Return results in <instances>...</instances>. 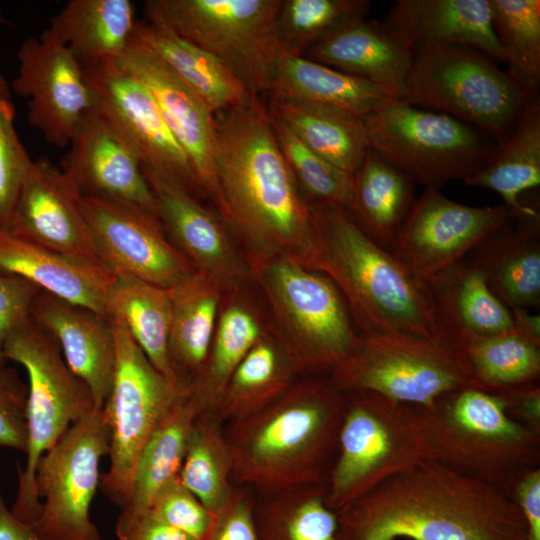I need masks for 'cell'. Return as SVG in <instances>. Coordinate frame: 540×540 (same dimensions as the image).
I'll return each mask as SVG.
<instances>
[{
	"mask_svg": "<svg viewBox=\"0 0 540 540\" xmlns=\"http://www.w3.org/2000/svg\"><path fill=\"white\" fill-rule=\"evenodd\" d=\"M137 24L129 0H71L42 36L67 46L82 65L121 56Z\"/></svg>",
	"mask_w": 540,
	"mask_h": 540,
	"instance_id": "cell-31",
	"label": "cell"
},
{
	"mask_svg": "<svg viewBox=\"0 0 540 540\" xmlns=\"http://www.w3.org/2000/svg\"><path fill=\"white\" fill-rule=\"evenodd\" d=\"M117 60L150 90L170 132L190 163L200 192L209 196L218 207L214 112L134 34Z\"/></svg>",
	"mask_w": 540,
	"mask_h": 540,
	"instance_id": "cell-19",
	"label": "cell"
},
{
	"mask_svg": "<svg viewBox=\"0 0 540 540\" xmlns=\"http://www.w3.org/2000/svg\"><path fill=\"white\" fill-rule=\"evenodd\" d=\"M268 494L254 503L261 540H339L338 514L327 504L325 484Z\"/></svg>",
	"mask_w": 540,
	"mask_h": 540,
	"instance_id": "cell-38",
	"label": "cell"
},
{
	"mask_svg": "<svg viewBox=\"0 0 540 540\" xmlns=\"http://www.w3.org/2000/svg\"><path fill=\"white\" fill-rule=\"evenodd\" d=\"M263 337L256 318L241 305L229 306L220 316L207 358L189 385L201 413H212L231 375Z\"/></svg>",
	"mask_w": 540,
	"mask_h": 540,
	"instance_id": "cell-41",
	"label": "cell"
},
{
	"mask_svg": "<svg viewBox=\"0 0 540 540\" xmlns=\"http://www.w3.org/2000/svg\"><path fill=\"white\" fill-rule=\"evenodd\" d=\"M171 300L169 358L178 379L189 386L200 372L216 329L219 287L196 272L168 289Z\"/></svg>",
	"mask_w": 540,
	"mask_h": 540,
	"instance_id": "cell-34",
	"label": "cell"
},
{
	"mask_svg": "<svg viewBox=\"0 0 540 540\" xmlns=\"http://www.w3.org/2000/svg\"><path fill=\"white\" fill-rule=\"evenodd\" d=\"M11 86L0 71V224L11 218L22 182L32 163L15 129Z\"/></svg>",
	"mask_w": 540,
	"mask_h": 540,
	"instance_id": "cell-46",
	"label": "cell"
},
{
	"mask_svg": "<svg viewBox=\"0 0 540 540\" xmlns=\"http://www.w3.org/2000/svg\"><path fill=\"white\" fill-rule=\"evenodd\" d=\"M510 485V496L525 522L527 540H540V468L521 473Z\"/></svg>",
	"mask_w": 540,
	"mask_h": 540,
	"instance_id": "cell-51",
	"label": "cell"
},
{
	"mask_svg": "<svg viewBox=\"0 0 540 540\" xmlns=\"http://www.w3.org/2000/svg\"><path fill=\"white\" fill-rule=\"evenodd\" d=\"M218 208L253 262L284 259L318 271L320 233L284 159L261 95L217 122Z\"/></svg>",
	"mask_w": 540,
	"mask_h": 540,
	"instance_id": "cell-1",
	"label": "cell"
},
{
	"mask_svg": "<svg viewBox=\"0 0 540 540\" xmlns=\"http://www.w3.org/2000/svg\"><path fill=\"white\" fill-rule=\"evenodd\" d=\"M530 99L486 55L467 47L435 46L413 52L402 100L440 110L499 142Z\"/></svg>",
	"mask_w": 540,
	"mask_h": 540,
	"instance_id": "cell-9",
	"label": "cell"
},
{
	"mask_svg": "<svg viewBox=\"0 0 540 540\" xmlns=\"http://www.w3.org/2000/svg\"><path fill=\"white\" fill-rule=\"evenodd\" d=\"M27 394L28 387L17 371L0 367V447L25 453Z\"/></svg>",
	"mask_w": 540,
	"mask_h": 540,
	"instance_id": "cell-48",
	"label": "cell"
},
{
	"mask_svg": "<svg viewBox=\"0 0 540 540\" xmlns=\"http://www.w3.org/2000/svg\"><path fill=\"white\" fill-rule=\"evenodd\" d=\"M481 242L468 263L511 310L540 304V214L522 216Z\"/></svg>",
	"mask_w": 540,
	"mask_h": 540,
	"instance_id": "cell-27",
	"label": "cell"
},
{
	"mask_svg": "<svg viewBox=\"0 0 540 540\" xmlns=\"http://www.w3.org/2000/svg\"><path fill=\"white\" fill-rule=\"evenodd\" d=\"M370 7L368 0H282L276 22L279 51L302 56L341 23L366 17Z\"/></svg>",
	"mask_w": 540,
	"mask_h": 540,
	"instance_id": "cell-45",
	"label": "cell"
},
{
	"mask_svg": "<svg viewBox=\"0 0 540 540\" xmlns=\"http://www.w3.org/2000/svg\"><path fill=\"white\" fill-rule=\"evenodd\" d=\"M507 73L530 97L539 96L540 1L489 0Z\"/></svg>",
	"mask_w": 540,
	"mask_h": 540,
	"instance_id": "cell-43",
	"label": "cell"
},
{
	"mask_svg": "<svg viewBox=\"0 0 540 540\" xmlns=\"http://www.w3.org/2000/svg\"><path fill=\"white\" fill-rule=\"evenodd\" d=\"M5 227L65 256L100 263L82 195L45 157L32 161Z\"/></svg>",
	"mask_w": 540,
	"mask_h": 540,
	"instance_id": "cell-20",
	"label": "cell"
},
{
	"mask_svg": "<svg viewBox=\"0 0 540 540\" xmlns=\"http://www.w3.org/2000/svg\"><path fill=\"white\" fill-rule=\"evenodd\" d=\"M82 207L97 259L112 274L168 290L197 272L169 240L157 216L98 196H82Z\"/></svg>",
	"mask_w": 540,
	"mask_h": 540,
	"instance_id": "cell-17",
	"label": "cell"
},
{
	"mask_svg": "<svg viewBox=\"0 0 540 540\" xmlns=\"http://www.w3.org/2000/svg\"><path fill=\"white\" fill-rule=\"evenodd\" d=\"M42 290L16 275L0 273V367L5 366L3 347L11 332L26 321Z\"/></svg>",
	"mask_w": 540,
	"mask_h": 540,
	"instance_id": "cell-49",
	"label": "cell"
},
{
	"mask_svg": "<svg viewBox=\"0 0 540 540\" xmlns=\"http://www.w3.org/2000/svg\"><path fill=\"white\" fill-rule=\"evenodd\" d=\"M205 540H261L254 516V503L242 490L233 489L215 512L214 524Z\"/></svg>",
	"mask_w": 540,
	"mask_h": 540,
	"instance_id": "cell-50",
	"label": "cell"
},
{
	"mask_svg": "<svg viewBox=\"0 0 540 540\" xmlns=\"http://www.w3.org/2000/svg\"><path fill=\"white\" fill-rule=\"evenodd\" d=\"M401 540H408V539H401Z\"/></svg>",
	"mask_w": 540,
	"mask_h": 540,
	"instance_id": "cell-57",
	"label": "cell"
},
{
	"mask_svg": "<svg viewBox=\"0 0 540 540\" xmlns=\"http://www.w3.org/2000/svg\"><path fill=\"white\" fill-rule=\"evenodd\" d=\"M267 94L269 99L328 106L362 119L396 100L364 79L280 51Z\"/></svg>",
	"mask_w": 540,
	"mask_h": 540,
	"instance_id": "cell-28",
	"label": "cell"
},
{
	"mask_svg": "<svg viewBox=\"0 0 540 540\" xmlns=\"http://www.w3.org/2000/svg\"><path fill=\"white\" fill-rule=\"evenodd\" d=\"M311 205L320 233L318 272L338 287L361 334L405 335L458 348L431 282L372 240L347 211Z\"/></svg>",
	"mask_w": 540,
	"mask_h": 540,
	"instance_id": "cell-3",
	"label": "cell"
},
{
	"mask_svg": "<svg viewBox=\"0 0 540 540\" xmlns=\"http://www.w3.org/2000/svg\"><path fill=\"white\" fill-rule=\"evenodd\" d=\"M514 333L540 347V315L529 309H511Z\"/></svg>",
	"mask_w": 540,
	"mask_h": 540,
	"instance_id": "cell-55",
	"label": "cell"
},
{
	"mask_svg": "<svg viewBox=\"0 0 540 540\" xmlns=\"http://www.w3.org/2000/svg\"><path fill=\"white\" fill-rule=\"evenodd\" d=\"M272 307L279 345L297 372L328 373L356 348L348 305L325 274L284 259L251 263Z\"/></svg>",
	"mask_w": 540,
	"mask_h": 540,
	"instance_id": "cell-8",
	"label": "cell"
},
{
	"mask_svg": "<svg viewBox=\"0 0 540 540\" xmlns=\"http://www.w3.org/2000/svg\"><path fill=\"white\" fill-rule=\"evenodd\" d=\"M430 282L457 335L460 331L481 336L514 331L511 310L468 262H458Z\"/></svg>",
	"mask_w": 540,
	"mask_h": 540,
	"instance_id": "cell-39",
	"label": "cell"
},
{
	"mask_svg": "<svg viewBox=\"0 0 540 540\" xmlns=\"http://www.w3.org/2000/svg\"><path fill=\"white\" fill-rule=\"evenodd\" d=\"M363 123L370 149L426 188L464 181L483 166L494 146L473 126L400 99Z\"/></svg>",
	"mask_w": 540,
	"mask_h": 540,
	"instance_id": "cell-12",
	"label": "cell"
},
{
	"mask_svg": "<svg viewBox=\"0 0 540 540\" xmlns=\"http://www.w3.org/2000/svg\"><path fill=\"white\" fill-rule=\"evenodd\" d=\"M18 69L11 89L28 98L27 120L50 144L64 148L92 99L82 64L65 45L30 37L17 51Z\"/></svg>",
	"mask_w": 540,
	"mask_h": 540,
	"instance_id": "cell-18",
	"label": "cell"
},
{
	"mask_svg": "<svg viewBox=\"0 0 540 540\" xmlns=\"http://www.w3.org/2000/svg\"><path fill=\"white\" fill-rule=\"evenodd\" d=\"M147 514L196 540H205L215 519V512L207 509L179 478L159 492Z\"/></svg>",
	"mask_w": 540,
	"mask_h": 540,
	"instance_id": "cell-47",
	"label": "cell"
},
{
	"mask_svg": "<svg viewBox=\"0 0 540 540\" xmlns=\"http://www.w3.org/2000/svg\"><path fill=\"white\" fill-rule=\"evenodd\" d=\"M232 456L222 422L200 413L190 429L179 472L180 482L210 511L216 512L234 489Z\"/></svg>",
	"mask_w": 540,
	"mask_h": 540,
	"instance_id": "cell-40",
	"label": "cell"
},
{
	"mask_svg": "<svg viewBox=\"0 0 540 540\" xmlns=\"http://www.w3.org/2000/svg\"><path fill=\"white\" fill-rule=\"evenodd\" d=\"M458 348L486 391L539 380L540 347L514 331L492 336L460 331Z\"/></svg>",
	"mask_w": 540,
	"mask_h": 540,
	"instance_id": "cell-42",
	"label": "cell"
},
{
	"mask_svg": "<svg viewBox=\"0 0 540 540\" xmlns=\"http://www.w3.org/2000/svg\"><path fill=\"white\" fill-rule=\"evenodd\" d=\"M30 315L55 338L66 363L89 387L96 407L102 409L111 388L116 358L110 319L43 290Z\"/></svg>",
	"mask_w": 540,
	"mask_h": 540,
	"instance_id": "cell-24",
	"label": "cell"
},
{
	"mask_svg": "<svg viewBox=\"0 0 540 540\" xmlns=\"http://www.w3.org/2000/svg\"><path fill=\"white\" fill-rule=\"evenodd\" d=\"M94 107L131 146L143 168L201 193L150 90L117 58L82 65Z\"/></svg>",
	"mask_w": 540,
	"mask_h": 540,
	"instance_id": "cell-15",
	"label": "cell"
},
{
	"mask_svg": "<svg viewBox=\"0 0 540 540\" xmlns=\"http://www.w3.org/2000/svg\"><path fill=\"white\" fill-rule=\"evenodd\" d=\"M337 514L339 540H527L522 513L503 488L434 459Z\"/></svg>",
	"mask_w": 540,
	"mask_h": 540,
	"instance_id": "cell-2",
	"label": "cell"
},
{
	"mask_svg": "<svg viewBox=\"0 0 540 540\" xmlns=\"http://www.w3.org/2000/svg\"><path fill=\"white\" fill-rule=\"evenodd\" d=\"M422 409L434 460L503 489L539 467L540 431L513 419L493 392L468 387Z\"/></svg>",
	"mask_w": 540,
	"mask_h": 540,
	"instance_id": "cell-6",
	"label": "cell"
},
{
	"mask_svg": "<svg viewBox=\"0 0 540 540\" xmlns=\"http://www.w3.org/2000/svg\"><path fill=\"white\" fill-rule=\"evenodd\" d=\"M383 24L412 52L461 46L503 62L489 0H398Z\"/></svg>",
	"mask_w": 540,
	"mask_h": 540,
	"instance_id": "cell-23",
	"label": "cell"
},
{
	"mask_svg": "<svg viewBox=\"0 0 540 540\" xmlns=\"http://www.w3.org/2000/svg\"><path fill=\"white\" fill-rule=\"evenodd\" d=\"M3 356L23 366L28 375L26 462L18 468L11 511L34 524L41 511L35 488L39 460L74 422L98 408L89 387L66 363L55 338L31 315L8 336Z\"/></svg>",
	"mask_w": 540,
	"mask_h": 540,
	"instance_id": "cell-7",
	"label": "cell"
},
{
	"mask_svg": "<svg viewBox=\"0 0 540 540\" xmlns=\"http://www.w3.org/2000/svg\"><path fill=\"white\" fill-rule=\"evenodd\" d=\"M270 114L310 150L354 174L370 149L363 119L328 106L269 99Z\"/></svg>",
	"mask_w": 540,
	"mask_h": 540,
	"instance_id": "cell-33",
	"label": "cell"
},
{
	"mask_svg": "<svg viewBox=\"0 0 540 540\" xmlns=\"http://www.w3.org/2000/svg\"><path fill=\"white\" fill-rule=\"evenodd\" d=\"M353 180L350 215L372 240L389 250L416 201L415 182L371 149Z\"/></svg>",
	"mask_w": 540,
	"mask_h": 540,
	"instance_id": "cell-35",
	"label": "cell"
},
{
	"mask_svg": "<svg viewBox=\"0 0 540 540\" xmlns=\"http://www.w3.org/2000/svg\"><path fill=\"white\" fill-rule=\"evenodd\" d=\"M302 56L364 79L402 100L413 52L383 22L360 17L329 31Z\"/></svg>",
	"mask_w": 540,
	"mask_h": 540,
	"instance_id": "cell-25",
	"label": "cell"
},
{
	"mask_svg": "<svg viewBox=\"0 0 540 540\" xmlns=\"http://www.w3.org/2000/svg\"><path fill=\"white\" fill-rule=\"evenodd\" d=\"M0 273L24 278L41 290L107 318L114 278L101 263L74 259L0 224Z\"/></svg>",
	"mask_w": 540,
	"mask_h": 540,
	"instance_id": "cell-26",
	"label": "cell"
},
{
	"mask_svg": "<svg viewBox=\"0 0 540 540\" xmlns=\"http://www.w3.org/2000/svg\"><path fill=\"white\" fill-rule=\"evenodd\" d=\"M270 116L278 145L293 178L310 197L312 204L342 209L350 214L353 206V175L317 155L285 124Z\"/></svg>",
	"mask_w": 540,
	"mask_h": 540,
	"instance_id": "cell-44",
	"label": "cell"
},
{
	"mask_svg": "<svg viewBox=\"0 0 540 540\" xmlns=\"http://www.w3.org/2000/svg\"><path fill=\"white\" fill-rule=\"evenodd\" d=\"M345 394L330 379L293 384L261 411L231 423L232 480L266 493L325 484Z\"/></svg>",
	"mask_w": 540,
	"mask_h": 540,
	"instance_id": "cell-4",
	"label": "cell"
},
{
	"mask_svg": "<svg viewBox=\"0 0 540 540\" xmlns=\"http://www.w3.org/2000/svg\"><path fill=\"white\" fill-rule=\"evenodd\" d=\"M329 379L343 393L369 391L425 409L452 392L482 389L458 348L393 334L360 333Z\"/></svg>",
	"mask_w": 540,
	"mask_h": 540,
	"instance_id": "cell-11",
	"label": "cell"
},
{
	"mask_svg": "<svg viewBox=\"0 0 540 540\" xmlns=\"http://www.w3.org/2000/svg\"><path fill=\"white\" fill-rule=\"evenodd\" d=\"M498 193L516 219L539 212L519 197L540 185V98H531L511 131L496 142L483 166L464 180Z\"/></svg>",
	"mask_w": 540,
	"mask_h": 540,
	"instance_id": "cell-30",
	"label": "cell"
},
{
	"mask_svg": "<svg viewBox=\"0 0 540 540\" xmlns=\"http://www.w3.org/2000/svg\"><path fill=\"white\" fill-rule=\"evenodd\" d=\"M282 0H148L147 20L210 53L252 94H267L279 45Z\"/></svg>",
	"mask_w": 540,
	"mask_h": 540,
	"instance_id": "cell-10",
	"label": "cell"
},
{
	"mask_svg": "<svg viewBox=\"0 0 540 540\" xmlns=\"http://www.w3.org/2000/svg\"><path fill=\"white\" fill-rule=\"evenodd\" d=\"M507 413L520 423L540 431V386L538 381L494 391Z\"/></svg>",
	"mask_w": 540,
	"mask_h": 540,
	"instance_id": "cell-52",
	"label": "cell"
},
{
	"mask_svg": "<svg viewBox=\"0 0 540 540\" xmlns=\"http://www.w3.org/2000/svg\"><path fill=\"white\" fill-rule=\"evenodd\" d=\"M516 219L506 205L472 207L426 188L389 251L426 281L462 261L488 236Z\"/></svg>",
	"mask_w": 540,
	"mask_h": 540,
	"instance_id": "cell-16",
	"label": "cell"
},
{
	"mask_svg": "<svg viewBox=\"0 0 540 540\" xmlns=\"http://www.w3.org/2000/svg\"><path fill=\"white\" fill-rule=\"evenodd\" d=\"M0 540H43L34 524L17 518L9 509L0 491Z\"/></svg>",
	"mask_w": 540,
	"mask_h": 540,
	"instance_id": "cell-54",
	"label": "cell"
},
{
	"mask_svg": "<svg viewBox=\"0 0 540 540\" xmlns=\"http://www.w3.org/2000/svg\"><path fill=\"white\" fill-rule=\"evenodd\" d=\"M200 413L188 388L159 422L138 459L129 499L116 523L117 536L145 516L159 492L178 478L190 429Z\"/></svg>",
	"mask_w": 540,
	"mask_h": 540,
	"instance_id": "cell-29",
	"label": "cell"
},
{
	"mask_svg": "<svg viewBox=\"0 0 540 540\" xmlns=\"http://www.w3.org/2000/svg\"><path fill=\"white\" fill-rule=\"evenodd\" d=\"M345 394L326 501L335 512L390 478L433 459L424 410L369 391Z\"/></svg>",
	"mask_w": 540,
	"mask_h": 540,
	"instance_id": "cell-5",
	"label": "cell"
},
{
	"mask_svg": "<svg viewBox=\"0 0 540 540\" xmlns=\"http://www.w3.org/2000/svg\"><path fill=\"white\" fill-rule=\"evenodd\" d=\"M142 171L167 237L198 272L219 288L237 283L251 272L222 222L198 202L195 194L152 170L142 167Z\"/></svg>",
	"mask_w": 540,
	"mask_h": 540,
	"instance_id": "cell-22",
	"label": "cell"
},
{
	"mask_svg": "<svg viewBox=\"0 0 540 540\" xmlns=\"http://www.w3.org/2000/svg\"><path fill=\"white\" fill-rule=\"evenodd\" d=\"M294 372L279 343L261 337L231 375L212 414L232 423L261 411L294 384Z\"/></svg>",
	"mask_w": 540,
	"mask_h": 540,
	"instance_id": "cell-37",
	"label": "cell"
},
{
	"mask_svg": "<svg viewBox=\"0 0 540 540\" xmlns=\"http://www.w3.org/2000/svg\"><path fill=\"white\" fill-rule=\"evenodd\" d=\"M108 453V426L103 410L96 409L74 422L41 457L35 472L41 511L34 527L43 540H102L90 508Z\"/></svg>",
	"mask_w": 540,
	"mask_h": 540,
	"instance_id": "cell-14",
	"label": "cell"
},
{
	"mask_svg": "<svg viewBox=\"0 0 540 540\" xmlns=\"http://www.w3.org/2000/svg\"><path fill=\"white\" fill-rule=\"evenodd\" d=\"M116 358L102 410L109 430L110 465L101 473L105 496L120 508L127 503L140 454L159 422L189 388L172 383L148 360L124 324L110 317Z\"/></svg>",
	"mask_w": 540,
	"mask_h": 540,
	"instance_id": "cell-13",
	"label": "cell"
},
{
	"mask_svg": "<svg viewBox=\"0 0 540 540\" xmlns=\"http://www.w3.org/2000/svg\"><path fill=\"white\" fill-rule=\"evenodd\" d=\"M134 37L157 55L210 109L229 111L252 93L219 59L166 26L137 21Z\"/></svg>",
	"mask_w": 540,
	"mask_h": 540,
	"instance_id": "cell-32",
	"label": "cell"
},
{
	"mask_svg": "<svg viewBox=\"0 0 540 540\" xmlns=\"http://www.w3.org/2000/svg\"><path fill=\"white\" fill-rule=\"evenodd\" d=\"M118 540H196L183 531L169 526L149 514L134 522Z\"/></svg>",
	"mask_w": 540,
	"mask_h": 540,
	"instance_id": "cell-53",
	"label": "cell"
},
{
	"mask_svg": "<svg viewBox=\"0 0 540 540\" xmlns=\"http://www.w3.org/2000/svg\"><path fill=\"white\" fill-rule=\"evenodd\" d=\"M108 310L110 317L124 324L165 378L187 386L178 379L169 358L171 300L167 289L131 276L114 275L108 293Z\"/></svg>",
	"mask_w": 540,
	"mask_h": 540,
	"instance_id": "cell-36",
	"label": "cell"
},
{
	"mask_svg": "<svg viewBox=\"0 0 540 540\" xmlns=\"http://www.w3.org/2000/svg\"><path fill=\"white\" fill-rule=\"evenodd\" d=\"M68 146L61 170L82 196L120 201L158 217L138 155L94 107L85 112Z\"/></svg>",
	"mask_w": 540,
	"mask_h": 540,
	"instance_id": "cell-21",
	"label": "cell"
},
{
	"mask_svg": "<svg viewBox=\"0 0 540 540\" xmlns=\"http://www.w3.org/2000/svg\"><path fill=\"white\" fill-rule=\"evenodd\" d=\"M6 23L5 18L3 17L2 11L0 10V27Z\"/></svg>",
	"mask_w": 540,
	"mask_h": 540,
	"instance_id": "cell-56",
	"label": "cell"
}]
</instances>
